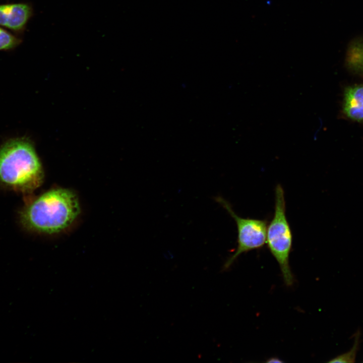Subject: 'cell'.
Here are the masks:
<instances>
[{
  "instance_id": "cell-1",
  "label": "cell",
  "mask_w": 363,
  "mask_h": 363,
  "mask_svg": "<svg viewBox=\"0 0 363 363\" xmlns=\"http://www.w3.org/2000/svg\"><path fill=\"white\" fill-rule=\"evenodd\" d=\"M80 213L76 195L71 190H49L29 202L21 210L20 221L27 229L53 234L70 227Z\"/></svg>"
},
{
  "instance_id": "cell-2",
  "label": "cell",
  "mask_w": 363,
  "mask_h": 363,
  "mask_svg": "<svg viewBox=\"0 0 363 363\" xmlns=\"http://www.w3.org/2000/svg\"><path fill=\"white\" fill-rule=\"evenodd\" d=\"M44 173L35 148L18 138L0 147V186L22 194L32 192L43 182Z\"/></svg>"
},
{
  "instance_id": "cell-3",
  "label": "cell",
  "mask_w": 363,
  "mask_h": 363,
  "mask_svg": "<svg viewBox=\"0 0 363 363\" xmlns=\"http://www.w3.org/2000/svg\"><path fill=\"white\" fill-rule=\"evenodd\" d=\"M266 243L279 264L285 284L291 286L294 282V277L289 258L292 248V234L286 215L284 191L280 184L277 185L275 189L274 212L267 226Z\"/></svg>"
},
{
  "instance_id": "cell-4",
  "label": "cell",
  "mask_w": 363,
  "mask_h": 363,
  "mask_svg": "<svg viewBox=\"0 0 363 363\" xmlns=\"http://www.w3.org/2000/svg\"><path fill=\"white\" fill-rule=\"evenodd\" d=\"M214 200L227 211L234 220L237 227V247L223 265V270H226L242 254L264 246L268 223L266 220L240 217L233 211L228 201L221 196L214 197Z\"/></svg>"
},
{
  "instance_id": "cell-5",
  "label": "cell",
  "mask_w": 363,
  "mask_h": 363,
  "mask_svg": "<svg viewBox=\"0 0 363 363\" xmlns=\"http://www.w3.org/2000/svg\"><path fill=\"white\" fill-rule=\"evenodd\" d=\"M32 14L31 7L18 3L0 5V25L14 31L23 29Z\"/></svg>"
},
{
  "instance_id": "cell-6",
  "label": "cell",
  "mask_w": 363,
  "mask_h": 363,
  "mask_svg": "<svg viewBox=\"0 0 363 363\" xmlns=\"http://www.w3.org/2000/svg\"><path fill=\"white\" fill-rule=\"evenodd\" d=\"M342 109L350 119L363 123V84L354 85L344 91Z\"/></svg>"
},
{
  "instance_id": "cell-7",
  "label": "cell",
  "mask_w": 363,
  "mask_h": 363,
  "mask_svg": "<svg viewBox=\"0 0 363 363\" xmlns=\"http://www.w3.org/2000/svg\"><path fill=\"white\" fill-rule=\"evenodd\" d=\"M360 331L357 330L353 335L354 344L351 349L347 352L339 355L332 358L329 362H354L360 343Z\"/></svg>"
},
{
  "instance_id": "cell-8",
  "label": "cell",
  "mask_w": 363,
  "mask_h": 363,
  "mask_svg": "<svg viewBox=\"0 0 363 363\" xmlns=\"http://www.w3.org/2000/svg\"><path fill=\"white\" fill-rule=\"evenodd\" d=\"M21 40L0 27V50H9L19 45Z\"/></svg>"
},
{
  "instance_id": "cell-9",
  "label": "cell",
  "mask_w": 363,
  "mask_h": 363,
  "mask_svg": "<svg viewBox=\"0 0 363 363\" xmlns=\"http://www.w3.org/2000/svg\"><path fill=\"white\" fill-rule=\"evenodd\" d=\"M356 65L358 70L363 72V46L358 50L356 56Z\"/></svg>"
},
{
  "instance_id": "cell-10",
  "label": "cell",
  "mask_w": 363,
  "mask_h": 363,
  "mask_svg": "<svg viewBox=\"0 0 363 363\" xmlns=\"http://www.w3.org/2000/svg\"><path fill=\"white\" fill-rule=\"evenodd\" d=\"M268 362H280L282 361L277 358H271L267 361Z\"/></svg>"
}]
</instances>
